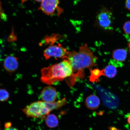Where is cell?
Instances as JSON below:
<instances>
[{
    "mask_svg": "<svg viewBox=\"0 0 130 130\" xmlns=\"http://www.w3.org/2000/svg\"><path fill=\"white\" fill-rule=\"evenodd\" d=\"M123 30L126 34L130 35V21L125 23L123 26Z\"/></svg>",
    "mask_w": 130,
    "mask_h": 130,
    "instance_id": "cell-16",
    "label": "cell"
},
{
    "mask_svg": "<svg viewBox=\"0 0 130 130\" xmlns=\"http://www.w3.org/2000/svg\"><path fill=\"white\" fill-rule=\"evenodd\" d=\"M45 123L49 128H53L56 127L58 124L57 117L53 114H49L46 117Z\"/></svg>",
    "mask_w": 130,
    "mask_h": 130,
    "instance_id": "cell-12",
    "label": "cell"
},
{
    "mask_svg": "<svg viewBox=\"0 0 130 130\" xmlns=\"http://www.w3.org/2000/svg\"><path fill=\"white\" fill-rule=\"evenodd\" d=\"M35 1L37 2H42L43 1V0H35Z\"/></svg>",
    "mask_w": 130,
    "mask_h": 130,
    "instance_id": "cell-21",
    "label": "cell"
},
{
    "mask_svg": "<svg viewBox=\"0 0 130 130\" xmlns=\"http://www.w3.org/2000/svg\"><path fill=\"white\" fill-rule=\"evenodd\" d=\"M128 48H129V51L130 53V40L128 43Z\"/></svg>",
    "mask_w": 130,
    "mask_h": 130,
    "instance_id": "cell-20",
    "label": "cell"
},
{
    "mask_svg": "<svg viewBox=\"0 0 130 130\" xmlns=\"http://www.w3.org/2000/svg\"><path fill=\"white\" fill-rule=\"evenodd\" d=\"M96 21L100 28L105 30H111L113 22V14L107 8H103L97 14Z\"/></svg>",
    "mask_w": 130,
    "mask_h": 130,
    "instance_id": "cell-4",
    "label": "cell"
},
{
    "mask_svg": "<svg viewBox=\"0 0 130 130\" xmlns=\"http://www.w3.org/2000/svg\"><path fill=\"white\" fill-rule=\"evenodd\" d=\"M125 7L126 9L130 11V0H126Z\"/></svg>",
    "mask_w": 130,
    "mask_h": 130,
    "instance_id": "cell-17",
    "label": "cell"
},
{
    "mask_svg": "<svg viewBox=\"0 0 130 130\" xmlns=\"http://www.w3.org/2000/svg\"><path fill=\"white\" fill-rule=\"evenodd\" d=\"M86 107L91 110H95L98 108L100 104V101L96 95L92 94L86 98L85 101Z\"/></svg>",
    "mask_w": 130,
    "mask_h": 130,
    "instance_id": "cell-9",
    "label": "cell"
},
{
    "mask_svg": "<svg viewBox=\"0 0 130 130\" xmlns=\"http://www.w3.org/2000/svg\"><path fill=\"white\" fill-rule=\"evenodd\" d=\"M59 0H43L39 9L48 15H52L58 8Z\"/></svg>",
    "mask_w": 130,
    "mask_h": 130,
    "instance_id": "cell-6",
    "label": "cell"
},
{
    "mask_svg": "<svg viewBox=\"0 0 130 130\" xmlns=\"http://www.w3.org/2000/svg\"><path fill=\"white\" fill-rule=\"evenodd\" d=\"M103 75L109 78L115 77L117 73L116 66L113 64L107 66L104 69L102 70Z\"/></svg>",
    "mask_w": 130,
    "mask_h": 130,
    "instance_id": "cell-11",
    "label": "cell"
},
{
    "mask_svg": "<svg viewBox=\"0 0 130 130\" xmlns=\"http://www.w3.org/2000/svg\"><path fill=\"white\" fill-rule=\"evenodd\" d=\"M90 70L91 75L89 77V80L92 82L99 81V77L102 75H103L102 70H101L98 69Z\"/></svg>",
    "mask_w": 130,
    "mask_h": 130,
    "instance_id": "cell-13",
    "label": "cell"
},
{
    "mask_svg": "<svg viewBox=\"0 0 130 130\" xmlns=\"http://www.w3.org/2000/svg\"><path fill=\"white\" fill-rule=\"evenodd\" d=\"M57 36H56V35L53 36L51 37H45V43H46L50 44L52 45L51 43H54L57 38Z\"/></svg>",
    "mask_w": 130,
    "mask_h": 130,
    "instance_id": "cell-15",
    "label": "cell"
},
{
    "mask_svg": "<svg viewBox=\"0 0 130 130\" xmlns=\"http://www.w3.org/2000/svg\"><path fill=\"white\" fill-rule=\"evenodd\" d=\"M68 51L66 48L60 45H51L44 50L43 56L46 60L52 57L64 59Z\"/></svg>",
    "mask_w": 130,
    "mask_h": 130,
    "instance_id": "cell-5",
    "label": "cell"
},
{
    "mask_svg": "<svg viewBox=\"0 0 130 130\" xmlns=\"http://www.w3.org/2000/svg\"><path fill=\"white\" fill-rule=\"evenodd\" d=\"M67 102L65 98L53 103L37 101L27 106L22 110L28 117L45 118L52 110L58 109L66 105Z\"/></svg>",
    "mask_w": 130,
    "mask_h": 130,
    "instance_id": "cell-3",
    "label": "cell"
},
{
    "mask_svg": "<svg viewBox=\"0 0 130 130\" xmlns=\"http://www.w3.org/2000/svg\"><path fill=\"white\" fill-rule=\"evenodd\" d=\"M57 95L56 89L55 88L48 86L45 87L42 91L41 97L43 102L48 103L55 102Z\"/></svg>",
    "mask_w": 130,
    "mask_h": 130,
    "instance_id": "cell-7",
    "label": "cell"
},
{
    "mask_svg": "<svg viewBox=\"0 0 130 130\" xmlns=\"http://www.w3.org/2000/svg\"><path fill=\"white\" fill-rule=\"evenodd\" d=\"M127 121L128 123L130 125V113L128 115L127 118Z\"/></svg>",
    "mask_w": 130,
    "mask_h": 130,
    "instance_id": "cell-19",
    "label": "cell"
},
{
    "mask_svg": "<svg viewBox=\"0 0 130 130\" xmlns=\"http://www.w3.org/2000/svg\"><path fill=\"white\" fill-rule=\"evenodd\" d=\"M73 69L70 63L64 59L59 63L54 64L41 70V81L51 85L56 81H62L72 75Z\"/></svg>",
    "mask_w": 130,
    "mask_h": 130,
    "instance_id": "cell-2",
    "label": "cell"
},
{
    "mask_svg": "<svg viewBox=\"0 0 130 130\" xmlns=\"http://www.w3.org/2000/svg\"><path fill=\"white\" fill-rule=\"evenodd\" d=\"M5 70L9 73H12L16 70L19 66L17 58L13 56H9L6 58L4 62Z\"/></svg>",
    "mask_w": 130,
    "mask_h": 130,
    "instance_id": "cell-8",
    "label": "cell"
},
{
    "mask_svg": "<svg viewBox=\"0 0 130 130\" xmlns=\"http://www.w3.org/2000/svg\"><path fill=\"white\" fill-rule=\"evenodd\" d=\"M127 52L124 49H118L114 51L112 53L113 60L118 62L124 61L126 58Z\"/></svg>",
    "mask_w": 130,
    "mask_h": 130,
    "instance_id": "cell-10",
    "label": "cell"
},
{
    "mask_svg": "<svg viewBox=\"0 0 130 130\" xmlns=\"http://www.w3.org/2000/svg\"><path fill=\"white\" fill-rule=\"evenodd\" d=\"M67 59L72 66L73 73L66 81L72 87L78 79L84 77V70L97 66L98 58L95 56L87 44L79 47L78 51H68L64 59Z\"/></svg>",
    "mask_w": 130,
    "mask_h": 130,
    "instance_id": "cell-1",
    "label": "cell"
},
{
    "mask_svg": "<svg viewBox=\"0 0 130 130\" xmlns=\"http://www.w3.org/2000/svg\"><path fill=\"white\" fill-rule=\"evenodd\" d=\"M4 130H19L17 128L13 127H10L6 128Z\"/></svg>",
    "mask_w": 130,
    "mask_h": 130,
    "instance_id": "cell-18",
    "label": "cell"
},
{
    "mask_svg": "<svg viewBox=\"0 0 130 130\" xmlns=\"http://www.w3.org/2000/svg\"><path fill=\"white\" fill-rule=\"evenodd\" d=\"M0 130H1V123H0Z\"/></svg>",
    "mask_w": 130,
    "mask_h": 130,
    "instance_id": "cell-22",
    "label": "cell"
},
{
    "mask_svg": "<svg viewBox=\"0 0 130 130\" xmlns=\"http://www.w3.org/2000/svg\"><path fill=\"white\" fill-rule=\"evenodd\" d=\"M9 96V93L7 90L4 89H0V101H7Z\"/></svg>",
    "mask_w": 130,
    "mask_h": 130,
    "instance_id": "cell-14",
    "label": "cell"
}]
</instances>
